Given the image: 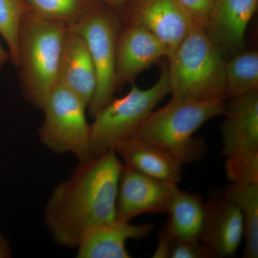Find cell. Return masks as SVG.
<instances>
[{
  "label": "cell",
  "mask_w": 258,
  "mask_h": 258,
  "mask_svg": "<svg viewBox=\"0 0 258 258\" xmlns=\"http://www.w3.org/2000/svg\"><path fill=\"white\" fill-rule=\"evenodd\" d=\"M25 0H0V36L9 51L10 61H18L19 35L25 15L30 11Z\"/></svg>",
  "instance_id": "44dd1931"
},
{
  "label": "cell",
  "mask_w": 258,
  "mask_h": 258,
  "mask_svg": "<svg viewBox=\"0 0 258 258\" xmlns=\"http://www.w3.org/2000/svg\"><path fill=\"white\" fill-rule=\"evenodd\" d=\"M124 164L113 149L80 164L54 189L45 209L46 227L59 245L75 249L95 226L115 220Z\"/></svg>",
  "instance_id": "6da1fadb"
},
{
  "label": "cell",
  "mask_w": 258,
  "mask_h": 258,
  "mask_svg": "<svg viewBox=\"0 0 258 258\" xmlns=\"http://www.w3.org/2000/svg\"><path fill=\"white\" fill-rule=\"evenodd\" d=\"M69 27L29 11L19 35L18 61L24 98L42 109L58 85L59 68Z\"/></svg>",
  "instance_id": "7a4b0ae2"
},
{
  "label": "cell",
  "mask_w": 258,
  "mask_h": 258,
  "mask_svg": "<svg viewBox=\"0 0 258 258\" xmlns=\"http://www.w3.org/2000/svg\"><path fill=\"white\" fill-rule=\"evenodd\" d=\"M258 91V52L244 50L225 64V97L237 98Z\"/></svg>",
  "instance_id": "ac0fdd59"
},
{
  "label": "cell",
  "mask_w": 258,
  "mask_h": 258,
  "mask_svg": "<svg viewBox=\"0 0 258 258\" xmlns=\"http://www.w3.org/2000/svg\"><path fill=\"white\" fill-rule=\"evenodd\" d=\"M121 24L111 10L92 5L78 23L71 26L84 39L96 69V93L88 110L94 117L114 99L116 91V50Z\"/></svg>",
  "instance_id": "52a82bcc"
},
{
  "label": "cell",
  "mask_w": 258,
  "mask_h": 258,
  "mask_svg": "<svg viewBox=\"0 0 258 258\" xmlns=\"http://www.w3.org/2000/svg\"><path fill=\"white\" fill-rule=\"evenodd\" d=\"M227 176L235 185L258 184V151L226 158Z\"/></svg>",
  "instance_id": "7402d4cb"
},
{
  "label": "cell",
  "mask_w": 258,
  "mask_h": 258,
  "mask_svg": "<svg viewBox=\"0 0 258 258\" xmlns=\"http://www.w3.org/2000/svg\"><path fill=\"white\" fill-rule=\"evenodd\" d=\"M171 98L226 100V58L205 29L194 26L168 58Z\"/></svg>",
  "instance_id": "3957f363"
},
{
  "label": "cell",
  "mask_w": 258,
  "mask_h": 258,
  "mask_svg": "<svg viewBox=\"0 0 258 258\" xmlns=\"http://www.w3.org/2000/svg\"><path fill=\"white\" fill-rule=\"evenodd\" d=\"M227 196L236 204L243 218L244 258L258 257V184H231L225 190Z\"/></svg>",
  "instance_id": "d6986e66"
},
{
  "label": "cell",
  "mask_w": 258,
  "mask_h": 258,
  "mask_svg": "<svg viewBox=\"0 0 258 258\" xmlns=\"http://www.w3.org/2000/svg\"><path fill=\"white\" fill-rule=\"evenodd\" d=\"M103 3H106L113 8H118L125 6V5L128 4L131 0H102Z\"/></svg>",
  "instance_id": "4316f807"
},
{
  "label": "cell",
  "mask_w": 258,
  "mask_h": 258,
  "mask_svg": "<svg viewBox=\"0 0 258 258\" xmlns=\"http://www.w3.org/2000/svg\"><path fill=\"white\" fill-rule=\"evenodd\" d=\"M10 257H11V251H10L9 244L3 234L0 232V258Z\"/></svg>",
  "instance_id": "d4e9b609"
},
{
  "label": "cell",
  "mask_w": 258,
  "mask_h": 258,
  "mask_svg": "<svg viewBox=\"0 0 258 258\" xmlns=\"http://www.w3.org/2000/svg\"><path fill=\"white\" fill-rule=\"evenodd\" d=\"M113 150L125 166L142 174L175 184L181 181L182 164L156 144L133 137L117 144Z\"/></svg>",
  "instance_id": "2e32d148"
},
{
  "label": "cell",
  "mask_w": 258,
  "mask_h": 258,
  "mask_svg": "<svg viewBox=\"0 0 258 258\" xmlns=\"http://www.w3.org/2000/svg\"><path fill=\"white\" fill-rule=\"evenodd\" d=\"M58 84L79 97L87 108L96 91V71L87 44L71 27L61 55Z\"/></svg>",
  "instance_id": "9a60e30c"
},
{
  "label": "cell",
  "mask_w": 258,
  "mask_h": 258,
  "mask_svg": "<svg viewBox=\"0 0 258 258\" xmlns=\"http://www.w3.org/2000/svg\"><path fill=\"white\" fill-rule=\"evenodd\" d=\"M179 2L191 17L194 25L205 30L215 0H179Z\"/></svg>",
  "instance_id": "cb8c5ba5"
},
{
  "label": "cell",
  "mask_w": 258,
  "mask_h": 258,
  "mask_svg": "<svg viewBox=\"0 0 258 258\" xmlns=\"http://www.w3.org/2000/svg\"><path fill=\"white\" fill-rule=\"evenodd\" d=\"M169 93L167 66H162L157 82L147 89L132 84L125 96L113 99L94 117L91 125L92 157L112 150L120 142L132 138L137 129Z\"/></svg>",
  "instance_id": "5b68a950"
},
{
  "label": "cell",
  "mask_w": 258,
  "mask_h": 258,
  "mask_svg": "<svg viewBox=\"0 0 258 258\" xmlns=\"http://www.w3.org/2000/svg\"><path fill=\"white\" fill-rule=\"evenodd\" d=\"M205 206L199 195L179 191L169 210V219L162 230L172 241L199 240Z\"/></svg>",
  "instance_id": "e0dca14e"
},
{
  "label": "cell",
  "mask_w": 258,
  "mask_h": 258,
  "mask_svg": "<svg viewBox=\"0 0 258 258\" xmlns=\"http://www.w3.org/2000/svg\"><path fill=\"white\" fill-rule=\"evenodd\" d=\"M42 109L45 118L38 133L45 147L56 154L71 153L79 161L93 157L91 125L86 115L88 108L79 97L58 84Z\"/></svg>",
  "instance_id": "8992f818"
},
{
  "label": "cell",
  "mask_w": 258,
  "mask_h": 258,
  "mask_svg": "<svg viewBox=\"0 0 258 258\" xmlns=\"http://www.w3.org/2000/svg\"><path fill=\"white\" fill-rule=\"evenodd\" d=\"M167 57L166 47L147 29L127 23L118 35L115 64V83H133L139 74Z\"/></svg>",
  "instance_id": "8fae6325"
},
{
  "label": "cell",
  "mask_w": 258,
  "mask_h": 258,
  "mask_svg": "<svg viewBox=\"0 0 258 258\" xmlns=\"http://www.w3.org/2000/svg\"><path fill=\"white\" fill-rule=\"evenodd\" d=\"M225 100L181 101L171 98L153 111L134 137L166 149L182 164L203 159L207 152L203 140L194 134L208 120L223 115Z\"/></svg>",
  "instance_id": "277c9868"
},
{
  "label": "cell",
  "mask_w": 258,
  "mask_h": 258,
  "mask_svg": "<svg viewBox=\"0 0 258 258\" xmlns=\"http://www.w3.org/2000/svg\"><path fill=\"white\" fill-rule=\"evenodd\" d=\"M257 5L258 0H215L205 30L225 58L246 50V30Z\"/></svg>",
  "instance_id": "7c38bea8"
},
{
  "label": "cell",
  "mask_w": 258,
  "mask_h": 258,
  "mask_svg": "<svg viewBox=\"0 0 258 258\" xmlns=\"http://www.w3.org/2000/svg\"><path fill=\"white\" fill-rule=\"evenodd\" d=\"M168 257L212 258L213 255L200 240L173 241L169 247Z\"/></svg>",
  "instance_id": "603a6c76"
},
{
  "label": "cell",
  "mask_w": 258,
  "mask_h": 258,
  "mask_svg": "<svg viewBox=\"0 0 258 258\" xmlns=\"http://www.w3.org/2000/svg\"><path fill=\"white\" fill-rule=\"evenodd\" d=\"M177 184L154 179L123 166L118 184L115 219L130 221L145 213H169Z\"/></svg>",
  "instance_id": "ba28073f"
},
{
  "label": "cell",
  "mask_w": 258,
  "mask_h": 258,
  "mask_svg": "<svg viewBox=\"0 0 258 258\" xmlns=\"http://www.w3.org/2000/svg\"><path fill=\"white\" fill-rule=\"evenodd\" d=\"M152 223L132 225L115 220L104 222L88 230L77 246L79 258H129L126 242L145 238L152 232Z\"/></svg>",
  "instance_id": "5bb4252c"
},
{
  "label": "cell",
  "mask_w": 258,
  "mask_h": 258,
  "mask_svg": "<svg viewBox=\"0 0 258 258\" xmlns=\"http://www.w3.org/2000/svg\"><path fill=\"white\" fill-rule=\"evenodd\" d=\"M8 61H10L9 51L8 48H5L0 42V71L8 63Z\"/></svg>",
  "instance_id": "484cf974"
},
{
  "label": "cell",
  "mask_w": 258,
  "mask_h": 258,
  "mask_svg": "<svg viewBox=\"0 0 258 258\" xmlns=\"http://www.w3.org/2000/svg\"><path fill=\"white\" fill-rule=\"evenodd\" d=\"M30 11L50 21L71 27L92 7L88 0H25Z\"/></svg>",
  "instance_id": "ffe728a7"
},
{
  "label": "cell",
  "mask_w": 258,
  "mask_h": 258,
  "mask_svg": "<svg viewBox=\"0 0 258 258\" xmlns=\"http://www.w3.org/2000/svg\"><path fill=\"white\" fill-rule=\"evenodd\" d=\"M205 206L199 240L208 247L213 257H233L244 235L240 209L222 190L212 193Z\"/></svg>",
  "instance_id": "30bf717a"
},
{
  "label": "cell",
  "mask_w": 258,
  "mask_h": 258,
  "mask_svg": "<svg viewBox=\"0 0 258 258\" xmlns=\"http://www.w3.org/2000/svg\"><path fill=\"white\" fill-rule=\"evenodd\" d=\"M230 99L221 125L222 155L258 151V91Z\"/></svg>",
  "instance_id": "4fadbf2b"
},
{
  "label": "cell",
  "mask_w": 258,
  "mask_h": 258,
  "mask_svg": "<svg viewBox=\"0 0 258 258\" xmlns=\"http://www.w3.org/2000/svg\"><path fill=\"white\" fill-rule=\"evenodd\" d=\"M128 4V23L157 37L166 47L167 59L195 26L179 0H131Z\"/></svg>",
  "instance_id": "9c48e42d"
}]
</instances>
